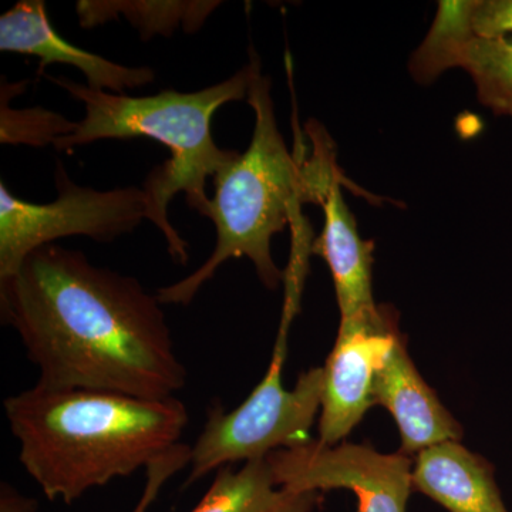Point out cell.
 Instances as JSON below:
<instances>
[{
	"mask_svg": "<svg viewBox=\"0 0 512 512\" xmlns=\"http://www.w3.org/2000/svg\"><path fill=\"white\" fill-rule=\"evenodd\" d=\"M161 306L133 276L56 244L0 281L2 323L18 333L37 383L52 389L177 397L187 369Z\"/></svg>",
	"mask_w": 512,
	"mask_h": 512,
	"instance_id": "1",
	"label": "cell"
},
{
	"mask_svg": "<svg viewBox=\"0 0 512 512\" xmlns=\"http://www.w3.org/2000/svg\"><path fill=\"white\" fill-rule=\"evenodd\" d=\"M19 461L50 501L133 476L181 443L188 410L177 397L150 400L96 390L35 386L3 403Z\"/></svg>",
	"mask_w": 512,
	"mask_h": 512,
	"instance_id": "2",
	"label": "cell"
},
{
	"mask_svg": "<svg viewBox=\"0 0 512 512\" xmlns=\"http://www.w3.org/2000/svg\"><path fill=\"white\" fill-rule=\"evenodd\" d=\"M254 74L247 101L255 113L251 143L218 171L214 197L205 211L217 229V244L210 258L181 281L158 289L161 305H190L202 286L211 281L229 259L248 258L268 289L278 288L286 274L272 258L271 242L289 222L301 220V205L319 204L340 171L335 156L319 131L311 160L295 156L276 124L271 80L262 76L258 55L249 53Z\"/></svg>",
	"mask_w": 512,
	"mask_h": 512,
	"instance_id": "3",
	"label": "cell"
},
{
	"mask_svg": "<svg viewBox=\"0 0 512 512\" xmlns=\"http://www.w3.org/2000/svg\"><path fill=\"white\" fill-rule=\"evenodd\" d=\"M252 74L251 59L234 76L200 92L168 89L144 97L104 92L62 77H49L50 82L84 104L82 121L76 123L72 133L57 137L53 146L73 150L107 138L146 137L167 147L171 157L154 167L143 185L147 220L164 235L174 262L185 265L190 259L188 244L168 220V205L174 195L184 192L192 210L200 215L207 211L211 201L205 190L208 177L214 178L239 154L215 143L212 119L225 104L247 100Z\"/></svg>",
	"mask_w": 512,
	"mask_h": 512,
	"instance_id": "4",
	"label": "cell"
},
{
	"mask_svg": "<svg viewBox=\"0 0 512 512\" xmlns=\"http://www.w3.org/2000/svg\"><path fill=\"white\" fill-rule=\"evenodd\" d=\"M302 288L286 286V302L274 355L264 379L232 412L211 407L207 423L191 447L190 476L194 484L222 467L239 461L264 460L274 451L308 443L322 406L323 369L301 373L292 390L285 389L284 366L288 332L298 312Z\"/></svg>",
	"mask_w": 512,
	"mask_h": 512,
	"instance_id": "5",
	"label": "cell"
},
{
	"mask_svg": "<svg viewBox=\"0 0 512 512\" xmlns=\"http://www.w3.org/2000/svg\"><path fill=\"white\" fill-rule=\"evenodd\" d=\"M55 183L59 195L49 204L23 201L0 183V281L15 274L26 256L57 239L87 237L107 244L148 218L143 187H83L70 180L62 163L56 165Z\"/></svg>",
	"mask_w": 512,
	"mask_h": 512,
	"instance_id": "6",
	"label": "cell"
},
{
	"mask_svg": "<svg viewBox=\"0 0 512 512\" xmlns=\"http://www.w3.org/2000/svg\"><path fill=\"white\" fill-rule=\"evenodd\" d=\"M266 460L281 487L299 493L349 490L357 512H407L414 491L413 458L400 451L380 453L367 444L309 440L274 451Z\"/></svg>",
	"mask_w": 512,
	"mask_h": 512,
	"instance_id": "7",
	"label": "cell"
},
{
	"mask_svg": "<svg viewBox=\"0 0 512 512\" xmlns=\"http://www.w3.org/2000/svg\"><path fill=\"white\" fill-rule=\"evenodd\" d=\"M402 336L399 316L389 305L340 319L335 345L322 367L320 443H343L376 406L377 377Z\"/></svg>",
	"mask_w": 512,
	"mask_h": 512,
	"instance_id": "8",
	"label": "cell"
},
{
	"mask_svg": "<svg viewBox=\"0 0 512 512\" xmlns=\"http://www.w3.org/2000/svg\"><path fill=\"white\" fill-rule=\"evenodd\" d=\"M0 50L35 56L40 76L47 66L67 64L86 76L87 86L104 92L124 94L156 80L151 67H128L72 45L57 35L43 0H20L0 16Z\"/></svg>",
	"mask_w": 512,
	"mask_h": 512,
	"instance_id": "9",
	"label": "cell"
},
{
	"mask_svg": "<svg viewBox=\"0 0 512 512\" xmlns=\"http://www.w3.org/2000/svg\"><path fill=\"white\" fill-rule=\"evenodd\" d=\"M376 406L396 421L400 453L416 457L421 451L446 441H461L463 427L421 377L407 350L406 338L397 340L375 389Z\"/></svg>",
	"mask_w": 512,
	"mask_h": 512,
	"instance_id": "10",
	"label": "cell"
},
{
	"mask_svg": "<svg viewBox=\"0 0 512 512\" xmlns=\"http://www.w3.org/2000/svg\"><path fill=\"white\" fill-rule=\"evenodd\" d=\"M342 175L330 184L322 205L325 224L311 244L312 254L325 259L335 284L340 319L353 318L376 308L373 298L372 241L360 238L352 211L343 200Z\"/></svg>",
	"mask_w": 512,
	"mask_h": 512,
	"instance_id": "11",
	"label": "cell"
},
{
	"mask_svg": "<svg viewBox=\"0 0 512 512\" xmlns=\"http://www.w3.org/2000/svg\"><path fill=\"white\" fill-rule=\"evenodd\" d=\"M413 487L448 512H508L493 464L461 441H446L417 454Z\"/></svg>",
	"mask_w": 512,
	"mask_h": 512,
	"instance_id": "12",
	"label": "cell"
},
{
	"mask_svg": "<svg viewBox=\"0 0 512 512\" xmlns=\"http://www.w3.org/2000/svg\"><path fill=\"white\" fill-rule=\"evenodd\" d=\"M319 491H292L276 484L268 460L248 461L239 470L217 471L214 483L191 512H315Z\"/></svg>",
	"mask_w": 512,
	"mask_h": 512,
	"instance_id": "13",
	"label": "cell"
},
{
	"mask_svg": "<svg viewBox=\"0 0 512 512\" xmlns=\"http://www.w3.org/2000/svg\"><path fill=\"white\" fill-rule=\"evenodd\" d=\"M221 5L214 0H79L76 13L84 29L126 19L140 33L141 40L148 42L158 35L173 36L178 29L198 32Z\"/></svg>",
	"mask_w": 512,
	"mask_h": 512,
	"instance_id": "14",
	"label": "cell"
},
{
	"mask_svg": "<svg viewBox=\"0 0 512 512\" xmlns=\"http://www.w3.org/2000/svg\"><path fill=\"white\" fill-rule=\"evenodd\" d=\"M477 0H443L429 35L414 52L410 72L421 84H429L441 73L458 67L464 47L474 37L471 16Z\"/></svg>",
	"mask_w": 512,
	"mask_h": 512,
	"instance_id": "15",
	"label": "cell"
},
{
	"mask_svg": "<svg viewBox=\"0 0 512 512\" xmlns=\"http://www.w3.org/2000/svg\"><path fill=\"white\" fill-rule=\"evenodd\" d=\"M458 67L470 74L483 106L495 116L512 119V36L471 37L461 53Z\"/></svg>",
	"mask_w": 512,
	"mask_h": 512,
	"instance_id": "16",
	"label": "cell"
},
{
	"mask_svg": "<svg viewBox=\"0 0 512 512\" xmlns=\"http://www.w3.org/2000/svg\"><path fill=\"white\" fill-rule=\"evenodd\" d=\"M191 447L187 444H177L163 456L156 458L153 463L146 468V487L141 494L140 501L133 512H147L150 505L157 500L161 488L167 484V481L175 474L180 473L185 467L190 466Z\"/></svg>",
	"mask_w": 512,
	"mask_h": 512,
	"instance_id": "17",
	"label": "cell"
},
{
	"mask_svg": "<svg viewBox=\"0 0 512 512\" xmlns=\"http://www.w3.org/2000/svg\"><path fill=\"white\" fill-rule=\"evenodd\" d=\"M474 35L484 39L512 36V0H477L471 16Z\"/></svg>",
	"mask_w": 512,
	"mask_h": 512,
	"instance_id": "18",
	"label": "cell"
},
{
	"mask_svg": "<svg viewBox=\"0 0 512 512\" xmlns=\"http://www.w3.org/2000/svg\"><path fill=\"white\" fill-rule=\"evenodd\" d=\"M37 508L35 498L20 493L9 483L0 485V512H36Z\"/></svg>",
	"mask_w": 512,
	"mask_h": 512,
	"instance_id": "19",
	"label": "cell"
}]
</instances>
